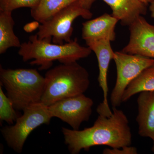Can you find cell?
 I'll list each match as a JSON object with an SVG mask.
<instances>
[{
  "mask_svg": "<svg viewBox=\"0 0 154 154\" xmlns=\"http://www.w3.org/2000/svg\"><path fill=\"white\" fill-rule=\"evenodd\" d=\"M110 117L99 115L94 125L82 130L62 128L65 143L71 154L88 151L91 147L107 146L118 148L131 146L132 134L127 117L122 110L113 107Z\"/></svg>",
  "mask_w": 154,
  "mask_h": 154,
  "instance_id": "1",
  "label": "cell"
},
{
  "mask_svg": "<svg viewBox=\"0 0 154 154\" xmlns=\"http://www.w3.org/2000/svg\"><path fill=\"white\" fill-rule=\"evenodd\" d=\"M52 39L38 38L37 34L29 37L27 42L22 43L18 54L22 60L32 65L40 66V70L47 69L52 66L53 62L58 60L61 63L77 61L88 57L92 51L89 47L82 46L77 38L63 45L51 43Z\"/></svg>",
  "mask_w": 154,
  "mask_h": 154,
  "instance_id": "2",
  "label": "cell"
},
{
  "mask_svg": "<svg viewBox=\"0 0 154 154\" xmlns=\"http://www.w3.org/2000/svg\"><path fill=\"white\" fill-rule=\"evenodd\" d=\"M44 77L41 102L48 107L62 99L84 94L90 86L89 73L77 61L60 64L48 71Z\"/></svg>",
  "mask_w": 154,
  "mask_h": 154,
  "instance_id": "3",
  "label": "cell"
},
{
  "mask_svg": "<svg viewBox=\"0 0 154 154\" xmlns=\"http://www.w3.org/2000/svg\"><path fill=\"white\" fill-rule=\"evenodd\" d=\"M0 82L17 110H23L41 102L45 77L36 69H5L0 67Z\"/></svg>",
  "mask_w": 154,
  "mask_h": 154,
  "instance_id": "4",
  "label": "cell"
},
{
  "mask_svg": "<svg viewBox=\"0 0 154 154\" xmlns=\"http://www.w3.org/2000/svg\"><path fill=\"white\" fill-rule=\"evenodd\" d=\"M14 125L3 128L1 132L8 146L21 153L28 136L36 128L49 124L52 116L48 106L41 102L30 105L23 110Z\"/></svg>",
  "mask_w": 154,
  "mask_h": 154,
  "instance_id": "5",
  "label": "cell"
},
{
  "mask_svg": "<svg viewBox=\"0 0 154 154\" xmlns=\"http://www.w3.org/2000/svg\"><path fill=\"white\" fill-rule=\"evenodd\" d=\"M93 14L85 8L79 0L67 6L38 27L36 34L39 39L51 38L53 43L63 45L70 42L73 22L79 17L90 19Z\"/></svg>",
  "mask_w": 154,
  "mask_h": 154,
  "instance_id": "6",
  "label": "cell"
},
{
  "mask_svg": "<svg viewBox=\"0 0 154 154\" xmlns=\"http://www.w3.org/2000/svg\"><path fill=\"white\" fill-rule=\"evenodd\" d=\"M113 60L117 70L115 86L110 95L112 107H119L122 103V97L128 85L143 71L154 64V59L137 54L115 52Z\"/></svg>",
  "mask_w": 154,
  "mask_h": 154,
  "instance_id": "7",
  "label": "cell"
},
{
  "mask_svg": "<svg viewBox=\"0 0 154 154\" xmlns=\"http://www.w3.org/2000/svg\"><path fill=\"white\" fill-rule=\"evenodd\" d=\"M93 105V100L84 94L57 101L48 106V109L53 117H57L72 129L79 130L82 123L90 119Z\"/></svg>",
  "mask_w": 154,
  "mask_h": 154,
  "instance_id": "8",
  "label": "cell"
},
{
  "mask_svg": "<svg viewBox=\"0 0 154 154\" xmlns=\"http://www.w3.org/2000/svg\"><path fill=\"white\" fill-rule=\"evenodd\" d=\"M86 43L92 51L95 53L97 57L99 68L98 82L103 93V102L99 104L96 110L99 115L110 117L113 111L110 109L108 102L109 89L107 85V72L110 61L113 59L115 52L111 48L110 41L108 40L101 39Z\"/></svg>",
  "mask_w": 154,
  "mask_h": 154,
  "instance_id": "9",
  "label": "cell"
},
{
  "mask_svg": "<svg viewBox=\"0 0 154 154\" xmlns=\"http://www.w3.org/2000/svg\"><path fill=\"white\" fill-rule=\"evenodd\" d=\"M129 27V42L122 51L154 58V25L140 16Z\"/></svg>",
  "mask_w": 154,
  "mask_h": 154,
  "instance_id": "10",
  "label": "cell"
},
{
  "mask_svg": "<svg viewBox=\"0 0 154 154\" xmlns=\"http://www.w3.org/2000/svg\"><path fill=\"white\" fill-rule=\"evenodd\" d=\"M118 20L112 15L105 14L83 23L82 37L86 43L105 39L113 41L116 38L115 27Z\"/></svg>",
  "mask_w": 154,
  "mask_h": 154,
  "instance_id": "11",
  "label": "cell"
},
{
  "mask_svg": "<svg viewBox=\"0 0 154 154\" xmlns=\"http://www.w3.org/2000/svg\"><path fill=\"white\" fill-rule=\"evenodd\" d=\"M137 99L138 134L154 140V90L143 91Z\"/></svg>",
  "mask_w": 154,
  "mask_h": 154,
  "instance_id": "12",
  "label": "cell"
},
{
  "mask_svg": "<svg viewBox=\"0 0 154 154\" xmlns=\"http://www.w3.org/2000/svg\"><path fill=\"white\" fill-rule=\"evenodd\" d=\"M110 6L112 15L124 26H130L142 15H145L146 5L140 0H102Z\"/></svg>",
  "mask_w": 154,
  "mask_h": 154,
  "instance_id": "13",
  "label": "cell"
},
{
  "mask_svg": "<svg viewBox=\"0 0 154 154\" xmlns=\"http://www.w3.org/2000/svg\"><path fill=\"white\" fill-rule=\"evenodd\" d=\"M12 12L0 11V54H3L12 47L20 48L19 38L15 34V22Z\"/></svg>",
  "mask_w": 154,
  "mask_h": 154,
  "instance_id": "14",
  "label": "cell"
},
{
  "mask_svg": "<svg viewBox=\"0 0 154 154\" xmlns=\"http://www.w3.org/2000/svg\"><path fill=\"white\" fill-rule=\"evenodd\" d=\"M78 1L79 0H40L37 6L31 9V17L42 24Z\"/></svg>",
  "mask_w": 154,
  "mask_h": 154,
  "instance_id": "15",
  "label": "cell"
},
{
  "mask_svg": "<svg viewBox=\"0 0 154 154\" xmlns=\"http://www.w3.org/2000/svg\"><path fill=\"white\" fill-rule=\"evenodd\" d=\"M154 90V64L145 69L128 85L122 97L126 102L132 96L143 91Z\"/></svg>",
  "mask_w": 154,
  "mask_h": 154,
  "instance_id": "16",
  "label": "cell"
},
{
  "mask_svg": "<svg viewBox=\"0 0 154 154\" xmlns=\"http://www.w3.org/2000/svg\"><path fill=\"white\" fill-rule=\"evenodd\" d=\"M16 109L8 97L5 94L0 87V120L5 121L9 125L14 124L17 119L20 116L18 115Z\"/></svg>",
  "mask_w": 154,
  "mask_h": 154,
  "instance_id": "17",
  "label": "cell"
},
{
  "mask_svg": "<svg viewBox=\"0 0 154 154\" xmlns=\"http://www.w3.org/2000/svg\"><path fill=\"white\" fill-rule=\"evenodd\" d=\"M40 0H0V11L12 12L22 8L32 9L38 5Z\"/></svg>",
  "mask_w": 154,
  "mask_h": 154,
  "instance_id": "18",
  "label": "cell"
},
{
  "mask_svg": "<svg viewBox=\"0 0 154 154\" xmlns=\"http://www.w3.org/2000/svg\"><path fill=\"white\" fill-rule=\"evenodd\" d=\"M103 154H137V149L135 147L125 146L118 148H106L102 152Z\"/></svg>",
  "mask_w": 154,
  "mask_h": 154,
  "instance_id": "19",
  "label": "cell"
},
{
  "mask_svg": "<svg viewBox=\"0 0 154 154\" xmlns=\"http://www.w3.org/2000/svg\"><path fill=\"white\" fill-rule=\"evenodd\" d=\"M96 0H79L80 3L85 8L90 10L91 6Z\"/></svg>",
  "mask_w": 154,
  "mask_h": 154,
  "instance_id": "20",
  "label": "cell"
},
{
  "mask_svg": "<svg viewBox=\"0 0 154 154\" xmlns=\"http://www.w3.org/2000/svg\"><path fill=\"white\" fill-rule=\"evenodd\" d=\"M149 10L151 12V15L152 18H154V0L151 3Z\"/></svg>",
  "mask_w": 154,
  "mask_h": 154,
  "instance_id": "21",
  "label": "cell"
},
{
  "mask_svg": "<svg viewBox=\"0 0 154 154\" xmlns=\"http://www.w3.org/2000/svg\"><path fill=\"white\" fill-rule=\"evenodd\" d=\"M145 5H148L149 3H151L153 0H140Z\"/></svg>",
  "mask_w": 154,
  "mask_h": 154,
  "instance_id": "22",
  "label": "cell"
},
{
  "mask_svg": "<svg viewBox=\"0 0 154 154\" xmlns=\"http://www.w3.org/2000/svg\"><path fill=\"white\" fill-rule=\"evenodd\" d=\"M153 141V144L152 147V151L154 153V140Z\"/></svg>",
  "mask_w": 154,
  "mask_h": 154,
  "instance_id": "23",
  "label": "cell"
}]
</instances>
